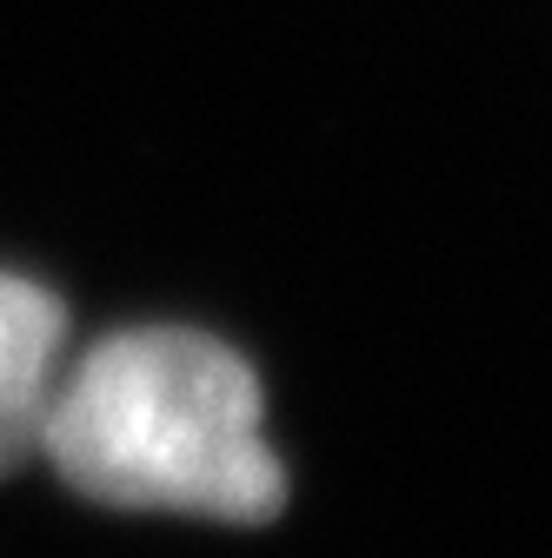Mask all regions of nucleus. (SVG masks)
Here are the masks:
<instances>
[{
    "label": "nucleus",
    "mask_w": 552,
    "mask_h": 558,
    "mask_svg": "<svg viewBox=\"0 0 552 558\" xmlns=\"http://www.w3.org/2000/svg\"><path fill=\"white\" fill-rule=\"evenodd\" d=\"M34 452L113 512L266 525L287 506L253 366L193 326H127L60 360Z\"/></svg>",
    "instance_id": "1"
},
{
    "label": "nucleus",
    "mask_w": 552,
    "mask_h": 558,
    "mask_svg": "<svg viewBox=\"0 0 552 558\" xmlns=\"http://www.w3.org/2000/svg\"><path fill=\"white\" fill-rule=\"evenodd\" d=\"M67 353V306L27 272H0V478L34 459L40 405Z\"/></svg>",
    "instance_id": "2"
}]
</instances>
